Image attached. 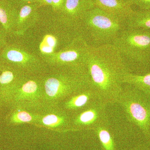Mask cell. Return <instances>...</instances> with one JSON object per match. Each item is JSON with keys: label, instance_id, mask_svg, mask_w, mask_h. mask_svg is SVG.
<instances>
[{"label": "cell", "instance_id": "obj_1", "mask_svg": "<svg viewBox=\"0 0 150 150\" xmlns=\"http://www.w3.org/2000/svg\"><path fill=\"white\" fill-rule=\"evenodd\" d=\"M86 67L90 87L99 99L108 105L117 103L129 72L117 48L112 44L90 46Z\"/></svg>", "mask_w": 150, "mask_h": 150}, {"label": "cell", "instance_id": "obj_2", "mask_svg": "<svg viewBox=\"0 0 150 150\" xmlns=\"http://www.w3.org/2000/svg\"><path fill=\"white\" fill-rule=\"evenodd\" d=\"M40 22L29 29L30 33L23 35L26 36L25 45H23L43 62L68 46L80 34L63 26L51 15L49 18Z\"/></svg>", "mask_w": 150, "mask_h": 150}, {"label": "cell", "instance_id": "obj_3", "mask_svg": "<svg viewBox=\"0 0 150 150\" xmlns=\"http://www.w3.org/2000/svg\"><path fill=\"white\" fill-rule=\"evenodd\" d=\"M112 44L129 72L137 75L150 73V30L127 27Z\"/></svg>", "mask_w": 150, "mask_h": 150}, {"label": "cell", "instance_id": "obj_4", "mask_svg": "<svg viewBox=\"0 0 150 150\" xmlns=\"http://www.w3.org/2000/svg\"><path fill=\"white\" fill-rule=\"evenodd\" d=\"M43 75V101L60 102L90 87L86 67L51 68Z\"/></svg>", "mask_w": 150, "mask_h": 150}, {"label": "cell", "instance_id": "obj_5", "mask_svg": "<svg viewBox=\"0 0 150 150\" xmlns=\"http://www.w3.org/2000/svg\"><path fill=\"white\" fill-rule=\"evenodd\" d=\"M126 21L95 7L87 12L82 19L79 33L90 46L112 44L127 28Z\"/></svg>", "mask_w": 150, "mask_h": 150}, {"label": "cell", "instance_id": "obj_6", "mask_svg": "<svg viewBox=\"0 0 150 150\" xmlns=\"http://www.w3.org/2000/svg\"><path fill=\"white\" fill-rule=\"evenodd\" d=\"M117 103L121 105L129 123L150 141V94L132 85L123 84Z\"/></svg>", "mask_w": 150, "mask_h": 150}, {"label": "cell", "instance_id": "obj_7", "mask_svg": "<svg viewBox=\"0 0 150 150\" xmlns=\"http://www.w3.org/2000/svg\"><path fill=\"white\" fill-rule=\"evenodd\" d=\"M43 75H25L8 92L0 110L12 107H38L43 101Z\"/></svg>", "mask_w": 150, "mask_h": 150}, {"label": "cell", "instance_id": "obj_8", "mask_svg": "<svg viewBox=\"0 0 150 150\" xmlns=\"http://www.w3.org/2000/svg\"><path fill=\"white\" fill-rule=\"evenodd\" d=\"M0 61L26 75H43L48 68L42 59L13 38H8L0 53Z\"/></svg>", "mask_w": 150, "mask_h": 150}, {"label": "cell", "instance_id": "obj_9", "mask_svg": "<svg viewBox=\"0 0 150 150\" xmlns=\"http://www.w3.org/2000/svg\"><path fill=\"white\" fill-rule=\"evenodd\" d=\"M90 46L79 34L61 51L44 60L49 68L85 67Z\"/></svg>", "mask_w": 150, "mask_h": 150}, {"label": "cell", "instance_id": "obj_10", "mask_svg": "<svg viewBox=\"0 0 150 150\" xmlns=\"http://www.w3.org/2000/svg\"><path fill=\"white\" fill-rule=\"evenodd\" d=\"M107 105L98 100L73 114L71 129L94 130L99 125L108 122L106 112Z\"/></svg>", "mask_w": 150, "mask_h": 150}, {"label": "cell", "instance_id": "obj_11", "mask_svg": "<svg viewBox=\"0 0 150 150\" xmlns=\"http://www.w3.org/2000/svg\"><path fill=\"white\" fill-rule=\"evenodd\" d=\"M95 7L94 0H66L61 12L53 17L63 26L79 33L82 19L87 12Z\"/></svg>", "mask_w": 150, "mask_h": 150}, {"label": "cell", "instance_id": "obj_12", "mask_svg": "<svg viewBox=\"0 0 150 150\" xmlns=\"http://www.w3.org/2000/svg\"><path fill=\"white\" fill-rule=\"evenodd\" d=\"M40 8L39 4L34 3L18 9L13 37L11 38H21L28 30L37 24L41 18Z\"/></svg>", "mask_w": 150, "mask_h": 150}, {"label": "cell", "instance_id": "obj_13", "mask_svg": "<svg viewBox=\"0 0 150 150\" xmlns=\"http://www.w3.org/2000/svg\"><path fill=\"white\" fill-rule=\"evenodd\" d=\"M98 100H100L96 92L89 87L65 100L63 108L70 114H74Z\"/></svg>", "mask_w": 150, "mask_h": 150}, {"label": "cell", "instance_id": "obj_14", "mask_svg": "<svg viewBox=\"0 0 150 150\" xmlns=\"http://www.w3.org/2000/svg\"><path fill=\"white\" fill-rule=\"evenodd\" d=\"M96 7L114 16L127 20L134 10L130 2L119 0H94Z\"/></svg>", "mask_w": 150, "mask_h": 150}, {"label": "cell", "instance_id": "obj_15", "mask_svg": "<svg viewBox=\"0 0 150 150\" xmlns=\"http://www.w3.org/2000/svg\"><path fill=\"white\" fill-rule=\"evenodd\" d=\"M25 75L17 69L4 64L0 72V104L10 90Z\"/></svg>", "mask_w": 150, "mask_h": 150}, {"label": "cell", "instance_id": "obj_16", "mask_svg": "<svg viewBox=\"0 0 150 150\" xmlns=\"http://www.w3.org/2000/svg\"><path fill=\"white\" fill-rule=\"evenodd\" d=\"M18 9L7 0H0V25L8 38L13 37Z\"/></svg>", "mask_w": 150, "mask_h": 150}, {"label": "cell", "instance_id": "obj_17", "mask_svg": "<svg viewBox=\"0 0 150 150\" xmlns=\"http://www.w3.org/2000/svg\"><path fill=\"white\" fill-rule=\"evenodd\" d=\"M7 113L4 117L6 125L8 126H16L25 123H38L41 115L33 114L20 107L8 108Z\"/></svg>", "mask_w": 150, "mask_h": 150}, {"label": "cell", "instance_id": "obj_18", "mask_svg": "<svg viewBox=\"0 0 150 150\" xmlns=\"http://www.w3.org/2000/svg\"><path fill=\"white\" fill-rule=\"evenodd\" d=\"M71 115L64 109L58 110L56 112H51L41 115L39 123L51 128L71 129Z\"/></svg>", "mask_w": 150, "mask_h": 150}, {"label": "cell", "instance_id": "obj_19", "mask_svg": "<svg viewBox=\"0 0 150 150\" xmlns=\"http://www.w3.org/2000/svg\"><path fill=\"white\" fill-rule=\"evenodd\" d=\"M126 23L127 28L150 30V10H134Z\"/></svg>", "mask_w": 150, "mask_h": 150}, {"label": "cell", "instance_id": "obj_20", "mask_svg": "<svg viewBox=\"0 0 150 150\" xmlns=\"http://www.w3.org/2000/svg\"><path fill=\"white\" fill-rule=\"evenodd\" d=\"M123 83L132 85L142 91L150 94V73L137 75L128 72L123 77Z\"/></svg>", "mask_w": 150, "mask_h": 150}, {"label": "cell", "instance_id": "obj_21", "mask_svg": "<svg viewBox=\"0 0 150 150\" xmlns=\"http://www.w3.org/2000/svg\"><path fill=\"white\" fill-rule=\"evenodd\" d=\"M93 131L97 135L103 150H116L108 122L99 125Z\"/></svg>", "mask_w": 150, "mask_h": 150}, {"label": "cell", "instance_id": "obj_22", "mask_svg": "<svg viewBox=\"0 0 150 150\" xmlns=\"http://www.w3.org/2000/svg\"><path fill=\"white\" fill-rule=\"evenodd\" d=\"M66 0H52L50 6V14L51 16L55 17L57 16L63 9L65 5Z\"/></svg>", "mask_w": 150, "mask_h": 150}, {"label": "cell", "instance_id": "obj_23", "mask_svg": "<svg viewBox=\"0 0 150 150\" xmlns=\"http://www.w3.org/2000/svg\"><path fill=\"white\" fill-rule=\"evenodd\" d=\"M16 8H20L23 6L30 4L38 3L40 5V0H7Z\"/></svg>", "mask_w": 150, "mask_h": 150}, {"label": "cell", "instance_id": "obj_24", "mask_svg": "<svg viewBox=\"0 0 150 150\" xmlns=\"http://www.w3.org/2000/svg\"><path fill=\"white\" fill-rule=\"evenodd\" d=\"M132 6H136L142 10H150V0H130Z\"/></svg>", "mask_w": 150, "mask_h": 150}, {"label": "cell", "instance_id": "obj_25", "mask_svg": "<svg viewBox=\"0 0 150 150\" xmlns=\"http://www.w3.org/2000/svg\"><path fill=\"white\" fill-rule=\"evenodd\" d=\"M8 40V36L0 25V53L7 44Z\"/></svg>", "mask_w": 150, "mask_h": 150}, {"label": "cell", "instance_id": "obj_26", "mask_svg": "<svg viewBox=\"0 0 150 150\" xmlns=\"http://www.w3.org/2000/svg\"><path fill=\"white\" fill-rule=\"evenodd\" d=\"M52 0H40V7H48L51 6Z\"/></svg>", "mask_w": 150, "mask_h": 150}, {"label": "cell", "instance_id": "obj_27", "mask_svg": "<svg viewBox=\"0 0 150 150\" xmlns=\"http://www.w3.org/2000/svg\"><path fill=\"white\" fill-rule=\"evenodd\" d=\"M4 63H3V62H1V61H0V72H1L2 69L3 67H4Z\"/></svg>", "mask_w": 150, "mask_h": 150}, {"label": "cell", "instance_id": "obj_28", "mask_svg": "<svg viewBox=\"0 0 150 150\" xmlns=\"http://www.w3.org/2000/svg\"><path fill=\"white\" fill-rule=\"evenodd\" d=\"M119 1H122L127 2H130V0H119Z\"/></svg>", "mask_w": 150, "mask_h": 150}, {"label": "cell", "instance_id": "obj_29", "mask_svg": "<svg viewBox=\"0 0 150 150\" xmlns=\"http://www.w3.org/2000/svg\"><path fill=\"white\" fill-rule=\"evenodd\" d=\"M149 143H150V141H149Z\"/></svg>", "mask_w": 150, "mask_h": 150}]
</instances>
